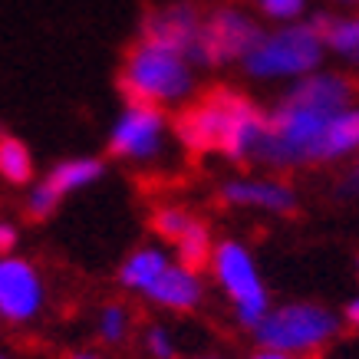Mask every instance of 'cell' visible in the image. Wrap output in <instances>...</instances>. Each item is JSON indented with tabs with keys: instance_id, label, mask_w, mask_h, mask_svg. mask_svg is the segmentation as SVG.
<instances>
[{
	"instance_id": "6da1fadb",
	"label": "cell",
	"mask_w": 359,
	"mask_h": 359,
	"mask_svg": "<svg viewBox=\"0 0 359 359\" xmlns=\"http://www.w3.org/2000/svg\"><path fill=\"white\" fill-rule=\"evenodd\" d=\"M356 83L343 73L316 69L310 76L290 83L283 99L267 112L261 149L254 162L267 168H304L316 165V145L327 122L339 109L353 106Z\"/></svg>"
},
{
	"instance_id": "7a4b0ae2",
	"label": "cell",
	"mask_w": 359,
	"mask_h": 359,
	"mask_svg": "<svg viewBox=\"0 0 359 359\" xmlns=\"http://www.w3.org/2000/svg\"><path fill=\"white\" fill-rule=\"evenodd\" d=\"M267 112L238 89L218 86L185 106L175 119V139L191 155H221L228 162H250L264 139Z\"/></svg>"
},
{
	"instance_id": "3957f363",
	"label": "cell",
	"mask_w": 359,
	"mask_h": 359,
	"mask_svg": "<svg viewBox=\"0 0 359 359\" xmlns=\"http://www.w3.org/2000/svg\"><path fill=\"white\" fill-rule=\"evenodd\" d=\"M195 86V66L188 63L185 56L175 53V50H165L158 43H149L142 36L129 46V53L122 60L119 89L129 102L168 109V106L188 102Z\"/></svg>"
},
{
	"instance_id": "277c9868",
	"label": "cell",
	"mask_w": 359,
	"mask_h": 359,
	"mask_svg": "<svg viewBox=\"0 0 359 359\" xmlns=\"http://www.w3.org/2000/svg\"><path fill=\"white\" fill-rule=\"evenodd\" d=\"M327 53L323 33L313 27V20L280 23L277 30L261 33V40L250 46V53L241 60L244 73L250 79H304L320 69Z\"/></svg>"
},
{
	"instance_id": "5b68a950",
	"label": "cell",
	"mask_w": 359,
	"mask_h": 359,
	"mask_svg": "<svg viewBox=\"0 0 359 359\" xmlns=\"http://www.w3.org/2000/svg\"><path fill=\"white\" fill-rule=\"evenodd\" d=\"M343 316H337L330 306L316 300H294V304L271 306L254 337L261 349H277L287 356L316 359L327 343H333L339 333Z\"/></svg>"
},
{
	"instance_id": "8992f818",
	"label": "cell",
	"mask_w": 359,
	"mask_h": 359,
	"mask_svg": "<svg viewBox=\"0 0 359 359\" xmlns=\"http://www.w3.org/2000/svg\"><path fill=\"white\" fill-rule=\"evenodd\" d=\"M211 273L218 287L228 294V300L234 304V316L241 327L257 330L267 310H271V294L261 280V271L254 264V254L248 250V244H241L234 238H224L215 244L211 254Z\"/></svg>"
},
{
	"instance_id": "52a82bcc",
	"label": "cell",
	"mask_w": 359,
	"mask_h": 359,
	"mask_svg": "<svg viewBox=\"0 0 359 359\" xmlns=\"http://www.w3.org/2000/svg\"><path fill=\"white\" fill-rule=\"evenodd\" d=\"M261 27L250 13L238 7H218L201 23V40H198L195 69H218L228 63H241L250 53V46L261 40Z\"/></svg>"
},
{
	"instance_id": "ba28073f",
	"label": "cell",
	"mask_w": 359,
	"mask_h": 359,
	"mask_svg": "<svg viewBox=\"0 0 359 359\" xmlns=\"http://www.w3.org/2000/svg\"><path fill=\"white\" fill-rule=\"evenodd\" d=\"M106 178V162L99 155H73V158H63L56 162L50 172L33 182L30 191H27V201H23V211L30 221H50L60 211L69 195H76L83 188L96 185Z\"/></svg>"
},
{
	"instance_id": "9c48e42d",
	"label": "cell",
	"mask_w": 359,
	"mask_h": 359,
	"mask_svg": "<svg viewBox=\"0 0 359 359\" xmlns=\"http://www.w3.org/2000/svg\"><path fill=\"white\" fill-rule=\"evenodd\" d=\"M168 116L165 109L155 106H142V102H126V109L116 116L106 139L112 158L119 162H152L165 152V139H168Z\"/></svg>"
},
{
	"instance_id": "30bf717a",
	"label": "cell",
	"mask_w": 359,
	"mask_h": 359,
	"mask_svg": "<svg viewBox=\"0 0 359 359\" xmlns=\"http://www.w3.org/2000/svg\"><path fill=\"white\" fill-rule=\"evenodd\" d=\"M46 304V283L43 273L33 261L20 254L0 257V320L23 327L40 316Z\"/></svg>"
},
{
	"instance_id": "8fae6325",
	"label": "cell",
	"mask_w": 359,
	"mask_h": 359,
	"mask_svg": "<svg viewBox=\"0 0 359 359\" xmlns=\"http://www.w3.org/2000/svg\"><path fill=\"white\" fill-rule=\"evenodd\" d=\"M201 23H205V13L198 11L195 4H185V0L165 4V7H155L152 13H145V20H142V40L158 43L165 50H175V53H182L188 63L195 66Z\"/></svg>"
},
{
	"instance_id": "7c38bea8",
	"label": "cell",
	"mask_w": 359,
	"mask_h": 359,
	"mask_svg": "<svg viewBox=\"0 0 359 359\" xmlns=\"http://www.w3.org/2000/svg\"><path fill=\"white\" fill-rule=\"evenodd\" d=\"M221 205L264 211V215H294L297 191L277 178H228L218 188Z\"/></svg>"
},
{
	"instance_id": "4fadbf2b",
	"label": "cell",
	"mask_w": 359,
	"mask_h": 359,
	"mask_svg": "<svg viewBox=\"0 0 359 359\" xmlns=\"http://www.w3.org/2000/svg\"><path fill=\"white\" fill-rule=\"evenodd\" d=\"M142 297H145L149 304L168 310V313H191V310H198L201 300H205V280H201V273L188 271V267L172 261L168 271Z\"/></svg>"
},
{
	"instance_id": "5bb4252c",
	"label": "cell",
	"mask_w": 359,
	"mask_h": 359,
	"mask_svg": "<svg viewBox=\"0 0 359 359\" xmlns=\"http://www.w3.org/2000/svg\"><path fill=\"white\" fill-rule=\"evenodd\" d=\"M353 155H359V106H346L327 122L316 145V165L343 162Z\"/></svg>"
},
{
	"instance_id": "9a60e30c",
	"label": "cell",
	"mask_w": 359,
	"mask_h": 359,
	"mask_svg": "<svg viewBox=\"0 0 359 359\" xmlns=\"http://www.w3.org/2000/svg\"><path fill=\"white\" fill-rule=\"evenodd\" d=\"M168 264H172V257H168L165 248H158V244H142V248H135L129 257L119 264L116 280H119L122 290L145 294V290L168 271Z\"/></svg>"
},
{
	"instance_id": "2e32d148",
	"label": "cell",
	"mask_w": 359,
	"mask_h": 359,
	"mask_svg": "<svg viewBox=\"0 0 359 359\" xmlns=\"http://www.w3.org/2000/svg\"><path fill=\"white\" fill-rule=\"evenodd\" d=\"M36 165H33L30 145L13 135V132H0V178L13 188H30Z\"/></svg>"
},
{
	"instance_id": "e0dca14e",
	"label": "cell",
	"mask_w": 359,
	"mask_h": 359,
	"mask_svg": "<svg viewBox=\"0 0 359 359\" xmlns=\"http://www.w3.org/2000/svg\"><path fill=\"white\" fill-rule=\"evenodd\" d=\"M215 244H218V241L211 238V228H208L201 218H195L185 228V234H182V238L172 244V248H175V257H178L175 264H182V267H188V271L201 273L208 264H211Z\"/></svg>"
},
{
	"instance_id": "ac0fdd59",
	"label": "cell",
	"mask_w": 359,
	"mask_h": 359,
	"mask_svg": "<svg viewBox=\"0 0 359 359\" xmlns=\"http://www.w3.org/2000/svg\"><path fill=\"white\" fill-rule=\"evenodd\" d=\"M323 43L339 60L359 66V17H330L323 30Z\"/></svg>"
},
{
	"instance_id": "d6986e66",
	"label": "cell",
	"mask_w": 359,
	"mask_h": 359,
	"mask_svg": "<svg viewBox=\"0 0 359 359\" xmlns=\"http://www.w3.org/2000/svg\"><path fill=\"white\" fill-rule=\"evenodd\" d=\"M96 333L106 346H119L132 333V313L126 304H106L96 316Z\"/></svg>"
},
{
	"instance_id": "ffe728a7",
	"label": "cell",
	"mask_w": 359,
	"mask_h": 359,
	"mask_svg": "<svg viewBox=\"0 0 359 359\" xmlns=\"http://www.w3.org/2000/svg\"><path fill=\"white\" fill-rule=\"evenodd\" d=\"M195 221V215L191 211H185V208H178V205H162V208H155L152 211V234L158 241H165V244H175V241L185 234V228Z\"/></svg>"
},
{
	"instance_id": "44dd1931",
	"label": "cell",
	"mask_w": 359,
	"mask_h": 359,
	"mask_svg": "<svg viewBox=\"0 0 359 359\" xmlns=\"http://www.w3.org/2000/svg\"><path fill=\"white\" fill-rule=\"evenodd\" d=\"M250 4H254L264 17L280 20V23H294L306 7V0H250Z\"/></svg>"
},
{
	"instance_id": "7402d4cb",
	"label": "cell",
	"mask_w": 359,
	"mask_h": 359,
	"mask_svg": "<svg viewBox=\"0 0 359 359\" xmlns=\"http://www.w3.org/2000/svg\"><path fill=\"white\" fill-rule=\"evenodd\" d=\"M142 343H145V353L152 359H175V339L172 333L162 327V323H152V327L145 330V337H142Z\"/></svg>"
},
{
	"instance_id": "603a6c76",
	"label": "cell",
	"mask_w": 359,
	"mask_h": 359,
	"mask_svg": "<svg viewBox=\"0 0 359 359\" xmlns=\"http://www.w3.org/2000/svg\"><path fill=\"white\" fill-rule=\"evenodd\" d=\"M17 244H20V231H17V224H13V221H0V257L13 254Z\"/></svg>"
},
{
	"instance_id": "cb8c5ba5",
	"label": "cell",
	"mask_w": 359,
	"mask_h": 359,
	"mask_svg": "<svg viewBox=\"0 0 359 359\" xmlns=\"http://www.w3.org/2000/svg\"><path fill=\"white\" fill-rule=\"evenodd\" d=\"M337 195H339V198H359V158L349 165V172L339 178Z\"/></svg>"
},
{
	"instance_id": "d4e9b609",
	"label": "cell",
	"mask_w": 359,
	"mask_h": 359,
	"mask_svg": "<svg viewBox=\"0 0 359 359\" xmlns=\"http://www.w3.org/2000/svg\"><path fill=\"white\" fill-rule=\"evenodd\" d=\"M250 359H304V356H287V353H277V349H257V353H250Z\"/></svg>"
},
{
	"instance_id": "484cf974",
	"label": "cell",
	"mask_w": 359,
	"mask_h": 359,
	"mask_svg": "<svg viewBox=\"0 0 359 359\" xmlns=\"http://www.w3.org/2000/svg\"><path fill=\"white\" fill-rule=\"evenodd\" d=\"M66 359H102V356H99L96 349H73Z\"/></svg>"
},
{
	"instance_id": "4316f807",
	"label": "cell",
	"mask_w": 359,
	"mask_h": 359,
	"mask_svg": "<svg viewBox=\"0 0 359 359\" xmlns=\"http://www.w3.org/2000/svg\"><path fill=\"white\" fill-rule=\"evenodd\" d=\"M337 4H346V7H356L359 0H337Z\"/></svg>"
},
{
	"instance_id": "83f0119b",
	"label": "cell",
	"mask_w": 359,
	"mask_h": 359,
	"mask_svg": "<svg viewBox=\"0 0 359 359\" xmlns=\"http://www.w3.org/2000/svg\"><path fill=\"white\" fill-rule=\"evenodd\" d=\"M198 359H221V356H198Z\"/></svg>"
},
{
	"instance_id": "f1b7e54d",
	"label": "cell",
	"mask_w": 359,
	"mask_h": 359,
	"mask_svg": "<svg viewBox=\"0 0 359 359\" xmlns=\"http://www.w3.org/2000/svg\"><path fill=\"white\" fill-rule=\"evenodd\" d=\"M0 359H11V356H7V353H0Z\"/></svg>"
}]
</instances>
